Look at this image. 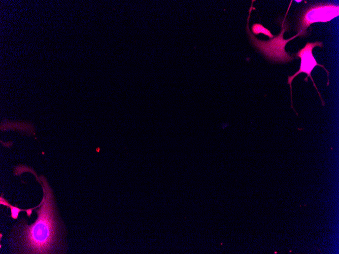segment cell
I'll list each match as a JSON object with an SVG mask.
<instances>
[{"instance_id":"cell-1","label":"cell","mask_w":339,"mask_h":254,"mask_svg":"<svg viewBox=\"0 0 339 254\" xmlns=\"http://www.w3.org/2000/svg\"><path fill=\"white\" fill-rule=\"evenodd\" d=\"M43 197L36 211L37 219L30 225L24 219L14 226L9 237L11 253H66L65 229L57 211L53 190L43 175Z\"/></svg>"},{"instance_id":"cell-2","label":"cell","mask_w":339,"mask_h":254,"mask_svg":"<svg viewBox=\"0 0 339 254\" xmlns=\"http://www.w3.org/2000/svg\"><path fill=\"white\" fill-rule=\"evenodd\" d=\"M247 29L253 45L267 58L281 62H286L293 59V58L285 51V47L289 41L296 38L298 35L296 34L288 40L284 39L283 34L286 30V28H285L283 25L281 33L278 36L270 39L269 41H267L259 40L254 37L249 30L248 22Z\"/></svg>"},{"instance_id":"cell-3","label":"cell","mask_w":339,"mask_h":254,"mask_svg":"<svg viewBox=\"0 0 339 254\" xmlns=\"http://www.w3.org/2000/svg\"><path fill=\"white\" fill-rule=\"evenodd\" d=\"M339 7L332 4L312 6L302 14L299 21L298 35H303L309 26L315 22H326L338 16Z\"/></svg>"},{"instance_id":"cell-4","label":"cell","mask_w":339,"mask_h":254,"mask_svg":"<svg viewBox=\"0 0 339 254\" xmlns=\"http://www.w3.org/2000/svg\"><path fill=\"white\" fill-rule=\"evenodd\" d=\"M323 44L321 42H316L314 43H307L305 46L301 49L299 50V51L296 54V55L300 57L301 59L300 66L299 70L296 72L294 75L288 77V81L287 84H289L290 88V95H291V107L293 108L292 105V87L291 83L295 77L301 72L306 73L307 75V77L304 79L306 82H308V78L310 77L311 80L313 82V85L315 88L316 89L318 93L319 96H320L322 105H324L325 103L323 99H322L320 93L319 92L318 89L315 84V83L313 81L312 77L311 76V72L314 69V68L316 65L320 66L323 67L327 74V86L329 85V72L326 70L324 66L320 64H318L316 61L315 58H314L312 51L313 48L316 46H319L322 47Z\"/></svg>"},{"instance_id":"cell-5","label":"cell","mask_w":339,"mask_h":254,"mask_svg":"<svg viewBox=\"0 0 339 254\" xmlns=\"http://www.w3.org/2000/svg\"><path fill=\"white\" fill-rule=\"evenodd\" d=\"M33 127L32 124L27 123H13L9 122L8 121H7L6 123H2L1 125V129L2 130L9 129H17L29 134L34 131L35 129Z\"/></svg>"},{"instance_id":"cell-6","label":"cell","mask_w":339,"mask_h":254,"mask_svg":"<svg viewBox=\"0 0 339 254\" xmlns=\"http://www.w3.org/2000/svg\"><path fill=\"white\" fill-rule=\"evenodd\" d=\"M0 203L1 204H3L4 205H6L8 207H9L11 211V216L14 219H17L19 213L21 211H26L27 209H21L20 208H19L18 207H16L15 206H12L11 204H10L4 198H3L2 196H1V202Z\"/></svg>"},{"instance_id":"cell-7","label":"cell","mask_w":339,"mask_h":254,"mask_svg":"<svg viewBox=\"0 0 339 254\" xmlns=\"http://www.w3.org/2000/svg\"><path fill=\"white\" fill-rule=\"evenodd\" d=\"M252 31L255 34L262 33L267 35L270 39H272L274 37V35L272 34L270 31L264 27L263 26L260 24H254L252 27Z\"/></svg>"}]
</instances>
